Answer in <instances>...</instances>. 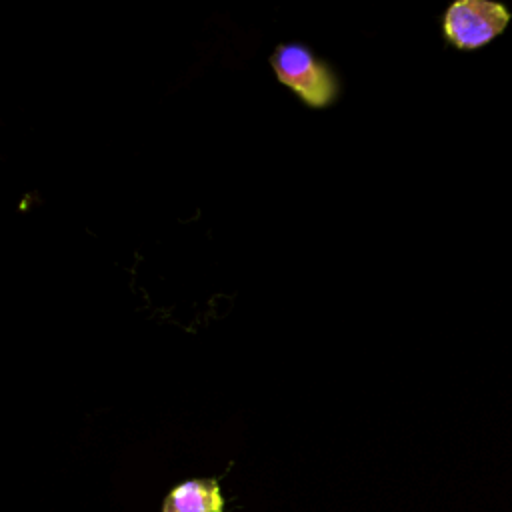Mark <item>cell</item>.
<instances>
[{
	"instance_id": "6da1fadb",
	"label": "cell",
	"mask_w": 512,
	"mask_h": 512,
	"mask_svg": "<svg viewBox=\"0 0 512 512\" xmlns=\"http://www.w3.org/2000/svg\"><path fill=\"white\" fill-rule=\"evenodd\" d=\"M270 68L276 80L312 110L328 108L340 96L336 70L302 42L278 44L270 54Z\"/></svg>"
},
{
	"instance_id": "7a4b0ae2",
	"label": "cell",
	"mask_w": 512,
	"mask_h": 512,
	"mask_svg": "<svg viewBox=\"0 0 512 512\" xmlns=\"http://www.w3.org/2000/svg\"><path fill=\"white\" fill-rule=\"evenodd\" d=\"M438 26L448 48L476 54L512 28V8L498 0H454L442 10Z\"/></svg>"
},
{
	"instance_id": "3957f363",
	"label": "cell",
	"mask_w": 512,
	"mask_h": 512,
	"mask_svg": "<svg viewBox=\"0 0 512 512\" xmlns=\"http://www.w3.org/2000/svg\"><path fill=\"white\" fill-rule=\"evenodd\" d=\"M226 504L220 476L190 478L166 492L160 512H224Z\"/></svg>"
}]
</instances>
